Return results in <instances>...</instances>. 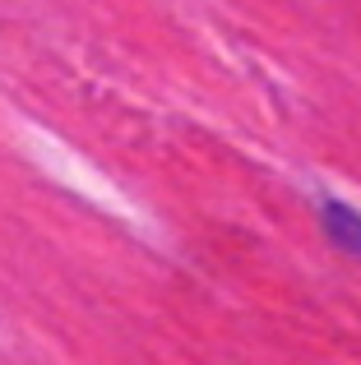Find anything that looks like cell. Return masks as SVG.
<instances>
[{
    "instance_id": "obj_1",
    "label": "cell",
    "mask_w": 361,
    "mask_h": 365,
    "mask_svg": "<svg viewBox=\"0 0 361 365\" xmlns=\"http://www.w3.org/2000/svg\"><path fill=\"white\" fill-rule=\"evenodd\" d=\"M325 232L334 245L352 250V255H361V213L347 204H325Z\"/></svg>"
}]
</instances>
